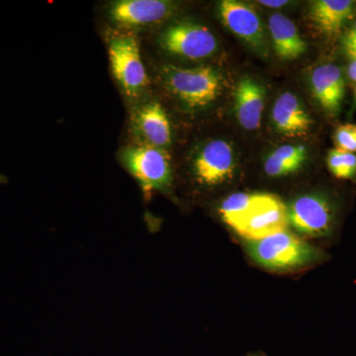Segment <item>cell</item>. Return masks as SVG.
<instances>
[{
	"label": "cell",
	"instance_id": "obj_14",
	"mask_svg": "<svg viewBox=\"0 0 356 356\" xmlns=\"http://www.w3.org/2000/svg\"><path fill=\"white\" fill-rule=\"evenodd\" d=\"M266 99V89L250 77H243L236 88L235 111L238 123L245 130L254 131L261 126Z\"/></svg>",
	"mask_w": 356,
	"mask_h": 356
},
{
	"label": "cell",
	"instance_id": "obj_13",
	"mask_svg": "<svg viewBox=\"0 0 356 356\" xmlns=\"http://www.w3.org/2000/svg\"><path fill=\"white\" fill-rule=\"evenodd\" d=\"M273 121L278 133L286 137H301L310 130V115L293 93L285 92L273 105Z\"/></svg>",
	"mask_w": 356,
	"mask_h": 356
},
{
	"label": "cell",
	"instance_id": "obj_8",
	"mask_svg": "<svg viewBox=\"0 0 356 356\" xmlns=\"http://www.w3.org/2000/svg\"><path fill=\"white\" fill-rule=\"evenodd\" d=\"M220 17L228 29L255 50L266 54V37L261 18L252 6L236 0L219 3Z\"/></svg>",
	"mask_w": 356,
	"mask_h": 356
},
{
	"label": "cell",
	"instance_id": "obj_23",
	"mask_svg": "<svg viewBox=\"0 0 356 356\" xmlns=\"http://www.w3.org/2000/svg\"><path fill=\"white\" fill-rule=\"evenodd\" d=\"M259 3L261 4V6H267V7H271V8H280V7L285 6L288 3V1H285V0H282V1H280V0H277V1H264V0H262V1H259Z\"/></svg>",
	"mask_w": 356,
	"mask_h": 356
},
{
	"label": "cell",
	"instance_id": "obj_20",
	"mask_svg": "<svg viewBox=\"0 0 356 356\" xmlns=\"http://www.w3.org/2000/svg\"><path fill=\"white\" fill-rule=\"evenodd\" d=\"M302 168V165L296 163L282 161L275 158L273 154H269L264 163V170L269 177H280L297 172Z\"/></svg>",
	"mask_w": 356,
	"mask_h": 356
},
{
	"label": "cell",
	"instance_id": "obj_16",
	"mask_svg": "<svg viewBox=\"0 0 356 356\" xmlns=\"http://www.w3.org/2000/svg\"><path fill=\"white\" fill-rule=\"evenodd\" d=\"M269 31L276 55L284 60H294L307 50L306 42L299 34L296 25L286 16L273 14L268 20Z\"/></svg>",
	"mask_w": 356,
	"mask_h": 356
},
{
	"label": "cell",
	"instance_id": "obj_11",
	"mask_svg": "<svg viewBox=\"0 0 356 356\" xmlns=\"http://www.w3.org/2000/svg\"><path fill=\"white\" fill-rule=\"evenodd\" d=\"M134 133L145 146L163 147L172 143V126L163 107L159 102H149L135 110L132 116Z\"/></svg>",
	"mask_w": 356,
	"mask_h": 356
},
{
	"label": "cell",
	"instance_id": "obj_17",
	"mask_svg": "<svg viewBox=\"0 0 356 356\" xmlns=\"http://www.w3.org/2000/svg\"><path fill=\"white\" fill-rule=\"evenodd\" d=\"M264 193H236L229 196L220 208V214L232 229H235L261 200Z\"/></svg>",
	"mask_w": 356,
	"mask_h": 356
},
{
	"label": "cell",
	"instance_id": "obj_25",
	"mask_svg": "<svg viewBox=\"0 0 356 356\" xmlns=\"http://www.w3.org/2000/svg\"><path fill=\"white\" fill-rule=\"evenodd\" d=\"M355 103H356V88H355Z\"/></svg>",
	"mask_w": 356,
	"mask_h": 356
},
{
	"label": "cell",
	"instance_id": "obj_9",
	"mask_svg": "<svg viewBox=\"0 0 356 356\" xmlns=\"http://www.w3.org/2000/svg\"><path fill=\"white\" fill-rule=\"evenodd\" d=\"M193 170L199 184L208 186L222 184L235 172L233 147L222 140L208 143L196 156Z\"/></svg>",
	"mask_w": 356,
	"mask_h": 356
},
{
	"label": "cell",
	"instance_id": "obj_10",
	"mask_svg": "<svg viewBox=\"0 0 356 356\" xmlns=\"http://www.w3.org/2000/svg\"><path fill=\"white\" fill-rule=\"evenodd\" d=\"M172 11V2L165 0H119L111 3L108 14L117 25L137 28L161 22Z\"/></svg>",
	"mask_w": 356,
	"mask_h": 356
},
{
	"label": "cell",
	"instance_id": "obj_2",
	"mask_svg": "<svg viewBox=\"0 0 356 356\" xmlns=\"http://www.w3.org/2000/svg\"><path fill=\"white\" fill-rule=\"evenodd\" d=\"M247 250L257 264L276 270L307 266L318 259L316 248L288 231L248 241Z\"/></svg>",
	"mask_w": 356,
	"mask_h": 356
},
{
	"label": "cell",
	"instance_id": "obj_19",
	"mask_svg": "<svg viewBox=\"0 0 356 356\" xmlns=\"http://www.w3.org/2000/svg\"><path fill=\"white\" fill-rule=\"evenodd\" d=\"M334 143H336L337 149L350 152V153H356L355 124L339 126L334 133Z\"/></svg>",
	"mask_w": 356,
	"mask_h": 356
},
{
	"label": "cell",
	"instance_id": "obj_15",
	"mask_svg": "<svg viewBox=\"0 0 356 356\" xmlns=\"http://www.w3.org/2000/svg\"><path fill=\"white\" fill-rule=\"evenodd\" d=\"M355 2L351 0H316L310 7V19L323 34L336 35L353 17Z\"/></svg>",
	"mask_w": 356,
	"mask_h": 356
},
{
	"label": "cell",
	"instance_id": "obj_1",
	"mask_svg": "<svg viewBox=\"0 0 356 356\" xmlns=\"http://www.w3.org/2000/svg\"><path fill=\"white\" fill-rule=\"evenodd\" d=\"M163 77L168 90L189 109L204 108L221 93L222 77L210 67H165Z\"/></svg>",
	"mask_w": 356,
	"mask_h": 356
},
{
	"label": "cell",
	"instance_id": "obj_4",
	"mask_svg": "<svg viewBox=\"0 0 356 356\" xmlns=\"http://www.w3.org/2000/svg\"><path fill=\"white\" fill-rule=\"evenodd\" d=\"M121 159L146 193L161 191L172 184L170 159L165 149L145 145L130 147L124 149Z\"/></svg>",
	"mask_w": 356,
	"mask_h": 356
},
{
	"label": "cell",
	"instance_id": "obj_12",
	"mask_svg": "<svg viewBox=\"0 0 356 356\" xmlns=\"http://www.w3.org/2000/svg\"><path fill=\"white\" fill-rule=\"evenodd\" d=\"M311 88L314 97L327 114L337 116L341 112L346 83L337 65L325 64L316 67L311 74Z\"/></svg>",
	"mask_w": 356,
	"mask_h": 356
},
{
	"label": "cell",
	"instance_id": "obj_3",
	"mask_svg": "<svg viewBox=\"0 0 356 356\" xmlns=\"http://www.w3.org/2000/svg\"><path fill=\"white\" fill-rule=\"evenodd\" d=\"M108 55L112 74L124 92L139 96L147 88V76L138 40L132 35H115L108 42Z\"/></svg>",
	"mask_w": 356,
	"mask_h": 356
},
{
	"label": "cell",
	"instance_id": "obj_22",
	"mask_svg": "<svg viewBox=\"0 0 356 356\" xmlns=\"http://www.w3.org/2000/svg\"><path fill=\"white\" fill-rule=\"evenodd\" d=\"M343 46L344 51L351 60L356 58V22L350 28V31L344 35Z\"/></svg>",
	"mask_w": 356,
	"mask_h": 356
},
{
	"label": "cell",
	"instance_id": "obj_7",
	"mask_svg": "<svg viewBox=\"0 0 356 356\" xmlns=\"http://www.w3.org/2000/svg\"><path fill=\"white\" fill-rule=\"evenodd\" d=\"M288 220L300 233L324 236L331 232L334 213L331 203L318 194L297 198L287 208Z\"/></svg>",
	"mask_w": 356,
	"mask_h": 356
},
{
	"label": "cell",
	"instance_id": "obj_21",
	"mask_svg": "<svg viewBox=\"0 0 356 356\" xmlns=\"http://www.w3.org/2000/svg\"><path fill=\"white\" fill-rule=\"evenodd\" d=\"M271 154L282 161L296 163L302 165H304L307 159L306 147L301 145H298V146L285 145V146L277 147Z\"/></svg>",
	"mask_w": 356,
	"mask_h": 356
},
{
	"label": "cell",
	"instance_id": "obj_6",
	"mask_svg": "<svg viewBox=\"0 0 356 356\" xmlns=\"http://www.w3.org/2000/svg\"><path fill=\"white\" fill-rule=\"evenodd\" d=\"M288 225L284 203L276 196L264 193L252 212L234 229L247 241H259L286 231Z\"/></svg>",
	"mask_w": 356,
	"mask_h": 356
},
{
	"label": "cell",
	"instance_id": "obj_18",
	"mask_svg": "<svg viewBox=\"0 0 356 356\" xmlns=\"http://www.w3.org/2000/svg\"><path fill=\"white\" fill-rule=\"evenodd\" d=\"M327 168L339 179H351L356 177V154L343 149L330 151L327 159Z\"/></svg>",
	"mask_w": 356,
	"mask_h": 356
},
{
	"label": "cell",
	"instance_id": "obj_24",
	"mask_svg": "<svg viewBox=\"0 0 356 356\" xmlns=\"http://www.w3.org/2000/svg\"><path fill=\"white\" fill-rule=\"evenodd\" d=\"M348 76L353 83H356V58H353L348 65Z\"/></svg>",
	"mask_w": 356,
	"mask_h": 356
},
{
	"label": "cell",
	"instance_id": "obj_5",
	"mask_svg": "<svg viewBox=\"0 0 356 356\" xmlns=\"http://www.w3.org/2000/svg\"><path fill=\"white\" fill-rule=\"evenodd\" d=\"M159 44L168 54L188 60L209 57L217 49V40L206 26L188 21L166 28Z\"/></svg>",
	"mask_w": 356,
	"mask_h": 356
}]
</instances>
